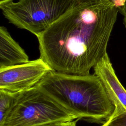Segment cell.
<instances>
[{
    "instance_id": "cell-1",
    "label": "cell",
    "mask_w": 126,
    "mask_h": 126,
    "mask_svg": "<svg viewBox=\"0 0 126 126\" xmlns=\"http://www.w3.org/2000/svg\"><path fill=\"white\" fill-rule=\"evenodd\" d=\"M118 10L110 0H77L37 37L40 58L54 71L78 75L107 54Z\"/></svg>"
},
{
    "instance_id": "cell-2",
    "label": "cell",
    "mask_w": 126,
    "mask_h": 126,
    "mask_svg": "<svg viewBox=\"0 0 126 126\" xmlns=\"http://www.w3.org/2000/svg\"><path fill=\"white\" fill-rule=\"evenodd\" d=\"M36 86L68 112L89 123L103 125L115 106L99 78L52 71Z\"/></svg>"
},
{
    "instance_id": "cell-3",
    "label": "cell",
    "mask_w": 126,
    "mask_h": 126,
    "mask_svg": "<svg viewBox=\"0 0 126 126\" xmlns=\"http://www.w3.org/2000/svg\"><path fill=\"white\" fill-rule=\"evenodd\" d=\"M76 118L36 86L17 94L12 107L0 126H49Z\"/></svg>"
},
{
    "instance_id": "cell-4",
    "label": "cell",
    "mask_w": 126,
    "mask_h": 126,
    "mask_svg": "<svg viewBox=\"0 0 126 126\" xmlns=\"http://www.w3.org/2000/svg\"><path fill=\"white\" fill-rule=\"evenodd\" d=\"M77 0H18L0 5L10 23L37 36L69 10Z\"/></svg>"
},
{
    "instance_id": "cell-5",
    "label": "cell",
    "mask_w": 126,
    "mask_h": 126,
    "mask_svg": "<svg viewBox=\"0 0 126 126\" xmlns=\"http://www.w3.org/2000/svg\"><path fill=\"white\" fill-rule=\"evenodd\" d=\"M53 70L43 59L0 68V90L19 93L35 86Z\"/></svg>"
},
{
    "instance_id": "cell-6",
    "label": "cell",
    "mask_w": 126,
    "mask_h": 126,
    "mask_svg": "<svg viewBox=\"0 0 126 126\" xmlns=\"http://www.w3.org/2000/svg\"><path fill=\"white\" fill-rule=\"evenodd\" d=\"M94 74L102 83L115 109L126 110V90L118 78L107 54L94 67Z\"/></svg>"
},
{
    "instance_id": "cell-7",
    "label": "cell",
    "mask_w": 126,
    "mask_h": 126,
    "mask_svg": "<svg viewBox=\"0 0 126 126\" xmlns=\"http://www.w3.org/2000/svg\"><path fill=\"white\" fill-rule=\"evenodd\" d=\"M29 61L24 50L10 35L4 26L0 27V68Z\"/></svg>"
},
{
    "instance_id": "cell-8",
    "label": "cell",
    "mask_w": 126,
    "mask_h": 126,
    "mask_svg": "<svg viewBox=\"0 0 126 126\" xmlns=\"http://www.w3.org/2000/svg\"><path fill=\"white\" fill-rule=\"evenodd\" d=\"M17 94L0 90V125L4 121L10 112Z\"/></svg>"
},
{
    "instance_id": "cell-9",
    "label": "cell",
    "mask_w": 126,
    "mask_h": 126,
    "mask_svg": "<svg viewBox=\"0 0 126 126\" xmlns=\"http://www.w3.org/2000/svg\"><path fill=\"white\" fill-rule=\"evenodd\" d=\"M101 126H126V110L115 109L111 118Z\"/></svg>"
},
{
    "instance_id": "cell-10",
    "label": "cell",
    "mask_w": 126,
    "mask_h": 126,
    "mask_svg": "<svg viewBox=\"0 0 126 126\" xmlns=\"http://www.w3.org/2000/svg\"><path fill=\"white\" fill-rule=\"evenodd\" d=\"M122 15H124L126 7V0H110Z\"/></svg>"
},
{
    "instance_id": "cell-11",
    "label": "cell",
    "mask_w": 126,
    "mask_h": 126,
    "mask_svg": "<svg viewBox=\"0 0 126 126\" xmlns=\"http://www.w3.org/2000/svg\"><path fill=\"white\" fill-rule=\"evenodd\" d=\"M78 120H75L72 121L61 123V124H58L56 125L49 126H76V122Z\"/></svg>"
},
{
    "instance_id": "cell-12",
    "label": "cell",
    "mask_w": 126,
    "mask_h": 126,
    "mask_svg": "<svg viewBox=\"0 0 126 126\" xmlns=\"http://www.w3.org/2000/svg\"><path fill=\"white\" fill-rule=\"evenodd\" d=\"M15 0H0V5L11 2H13Z\"/></svg>"
},
{
    "instance_id": "cell-13",
    "label": "cell",
    "mask_w": 126,
    "mask_h": 126,
    "mask_svg": "<svg viewBox=\"0 0 126 126\" xmlns=\"http://www.w3.org/2000/svg\"><path fill=\"white\" fill-rule=\"evenodd\" d=\"M124 24L125 25V28L126 29V9H125V13H124Z\"/></svg>"
}]
</instances>
